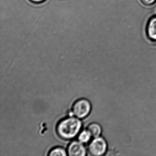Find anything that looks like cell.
Returning <instances> with one entry per match:
<instances>
[{"label":"cell","instance_id":"8","mask_svg":"<svg viewBox=\"0 0 156 156\" xmlns=\"http://www.w3.org/2000/svg\"><path fill=\"white\" fill-rule=\"evenodd\" d=\"M49 156H66L67 151L64 149L60 147L54 148L49 152Z\"/></svg>","mask_w":156,"mask_h":156},{"label":"cell","instance_id":"6","mask_svg":"<svg viewBox=\"0 0 156 156\" xmlns=\"http://www.w3.org/2000/svg\"><path fill=\"white\" fill-rule=\"evenodd\" d=\"M87 130L91 134L92 137L94 138L99 137L102 133L101 126L97 123H91L88 126Z\"/></svg>","mask_w":156,"mask_h":156},{"label":"cell","instance_id":"2","mask_svg":"<svg viewBox=\"0 0 156 156\" xmlns=\"http://www.w3.org/2000/svg\"><path fill=\"white\" fill-rule=\"evenodd\" d=\"M91 110V105L88 100L82 98L75 102L72 108V114L78 119L87 116Z\"/></svg>","mask_w":156,"mask_h":156},{"label":"cell","instance_id":"7","mask_svg":"<svg viewBox=\"0 0 156 156\" xmlns=\"http://www.w3.org/2000/svg\"><path fill=\"white\" fill-rule=\"evenodd\" d=\"M91 134L87 130H83L81 131L78 136V141L82 143H87L91 139Z\"/></svg>","mask_w":156,"mask_h":156},{"label":"cell","instance_id":"9","mask_svg":"<svg viewBox=\"0 0 156 156\" xmlns=\"http://www.w3.org/2000/svg\"><path fill=\"white\" fill-rule=\"evenodd\" d=\"M141 3L146 6H151L155 3L156 0H140Z\"/></svg>","mask_w":156,"mask_h":156},{"label":"cell","instance_id":"3","mask_svg":"<svg viewBox=\"0 0 156 156\" xmlns=\"http://www.w3.org/2000/svg\"><path fill=\"white\" fill-rule=\"evenodd\" d=\"M107 147V143L104 138H94L88 145V152L92 156H102L106 152Z\"/></svg>","mask_w":156,"mask_h":156},{"label":"cell","instance_id":"5","mask_svg":"<svg viewBox=\"0 0 156 156\" xmlns=\"http://www.w3.org/2000/svg\"><path fill=\"white\" fill-rule=\"evenodd\" d=\"M147 34L151 40L156 41V16L152 17L148 22Z\"/></svg>","mask_w":156,"mask_h":156},{"label":"cell","instance_id":"4","mask_svg":"<svg viewBox=\"0 0 156 156\" xmlns=\"http://www.w3.org/2000/svg\"><path fill=\"white\" fill-rule=\"evenodd\" d=\"M67 153L70 156H84L86 155V150L83 143L79 141H74L69 144Z\"/></svg>","mask_w":156,"mask_h":156},{"label":"cell","instance_id":"1","mask_svg":"<svg viewBox=\"0 0 156 156\" xmlns=\"http://www.w3.org/2000/svg\"><path fill=\"white\" fill-rule=\"evenodd\" d=\"M81 127L82 123L78 118L69 117L59 122L56 126V132L63 139H72L78 134Z\"/></svg>","mask_w":156,"mask_h":156},{"label":"cell","instance_id":"10","mask_svg":"<svg viewBox=\"0 0 156 156\" xmlns=\"http://www.w3.org/2000/svg\"><path fill=\"white\" fill-rule=\"evenodd\" d=\"M30 1L32 3H35V4H40V3L44 2L46 0H30Z\"/></svg>","mask_w":156,"mask_h":156}]
</instances>
